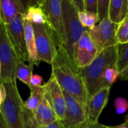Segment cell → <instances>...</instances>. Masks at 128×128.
Listing matches in <instances>:
<instances>
[{
	"label": "cell",
	"mask_w": 128,
	"mask_h": 128,
	"mask_svg": "<svg viewBox=\"0 0 128 128\" xmlns=\"http://www.w3.org/2000/svg\"><path fill=\"white\" fill-rule=\"evenodd\" d=\"M110 88L111 87H104L99 90L89 99L88 108L86 110L87 122H98V118L103 109L108 103Z\"/></svg>",
	"instance_id": "4fadbf2b"
},
{
	"label": "cell",
	"mask_w": 128,
	"mask_h": 128,
	"mask_svg": "<svg viewBox=\"0 0 128 128\" xmlns=\"http://www.w3.org/2000/svg\"><path fill=\"white\" fill-rule=\"evenodd\" d=\"M52 75L62 89L73 97L86 111L89 98L85 82L79 69L62 45H58L57 54L52 64Z\"/></svg>",
	"instance_id": "6da1fadb"
},
{
	"label": "cell",
	"mask_w": 128,
	"mask_h": 128,
	"mask_svg": "<svg viewBox=\"0 0 128 128\" xmlns=\"http://www.w3.org/2000/svg\"><path fill=\"white\" fill-rule=\"evenodd\" d=\"M118 57L116 62V69L119 72L128 66V42L124 44H118Z\"/></svg>",
	"instance_id": "44dd1931"
},
{
	"label": "cell",
	"mask_w": 128,
	"mask_h": 128,
	"mask_svg": "<svg viewBox=\"0 0 128 128\" xmlns=\"http://www.w3.org/2000/svg\"><path fill=\"white\" fill-rule=\"evenodd\" d=\"M29 85L34 87H41L43 86V78L39 75H33L29 82ZM28 85V86H29Z\"/></svg>",
	"instance_id": "f1b7e54d"
},
{
	"label": "cell",
	"mask_w": 128,
	"mask_h": 128,
	"mask_svg": "<svg viewBox=\"0 0 128 128\" xmlns=\"http://www.w3.org/2000/svg\"><path fill=\"white\" fill-rule=\"evenodd\" d=\"M4 84L7 96L0 111L7 122L8 128H25L23 101L18 91L16 81L4 82Z\"/></svg>",
	"instance_id": "277c9868"
},
{
	"label": "cell",
	"mask_w": 128,
	"mask_h": 128,
	"mask_svg": "<svg viewBox=\"0 0 128 128\" xmlns=\"http://www.w3.org/2000/svg\"><path fill=\"white\" fill-rule=\"evenodd\" d=\"M124 124H125V125H126V126L128 127V115L126 117V118H125V121H124Z\"/></svg>",
	"instance_id": "d590c367"
},
{
	"label": "cell",
	"mask_w": 128,
	"mask_h": 128,
	"mask_svg": "<svg viewBox=\"0 0 128 128\" xmlns=\"http://www.w3.org/2000/svg\"><path fill=\"white\" fill-rule=\"evenodd\" d=\"M33 66L34 64L30 63L29 64H26L25 62H19L16 69V78L28 86L33 75Z\"/></svg>",
	"instance_id": "ffe728a7"
},
{
	"label": "cell",
	"mask_w": 128,
	"mask_h": 128,
	"mask_svg": "<svg viewBox=\"0 0 128 128\" xmlns=\"http://www.w3.org/2000/svg\"><path fill=\"white\" fill-rule=\"evenodd\" d=\"M44 97L52 107L58 120L64 118L66 112V102L63 91L55 77L51 75L49 81L44 84Z\"/></svg>",
	"instance_id": "8fae6325"
},
{
	"label": "cell",
	"mask_w": 128,
	"mask_h": 128,
	"mask_svg": "<svg viewBox=\"0 0 128 128\" xmlns=\"http://www.w3.org/2000/svg\"><path fill=\"white\" fill-rule=\"evenodd\" d=\"M120 75V72L118 71L116 67L108 68L104 74V80L107 86L111 87V85L117 80L118 77Z\"/></svg>",
	"instance_id": "cb8c5ba5"
},
{
	"label": "cell",
	"mask_w": 128,
	"mask_h": 128,
	"mask_svg": "<svg viewBox=\"0 0 128 128\" xmlns=\"http://www.w3.org/2000/svg\"><path fill=\"white\" fill-rule=\"evenodd\" d=\"M85 10L98 14V0H83Z\"/></svg>",
	"instance_id": "83f0119b"
},
{
	"label": "cell",
	"mask_w": 128,
	"mask_h": 128,
	"mask_svg": "<svg viewBox=\"0 0 128 128\" xmlns=\"http://www.w3.org/2000/svg\"><path fill=\"white\" fill-rule=\"evenodd\" d=\"M34 115L38 127L47 126L58 120L52 107L45 97L38 106Z\"/></svg>",
	"instance_id": "9a60e30c"
},
{
	"label": "cell",
	"mask_w": 128,
	"mask_h": 128,
	"mask_svg": "<svg viewBox=\"0 0 128 128\" xmlns=\"http://www.w3.org/2000/svg\"><path fill=\"white\" fill-rule=\"evenodd\" d=\"M38 128H41V127H38Z\"/></svg>",
	"instance_id": "ab89813d"
},
{
	"label": "cell",
	"mask_w": 128,
	"mask_h": 128,
	"mask_svg": "<svg viewBox=\"0 0 128 128\" xmlns=\"http://www.w3.org/2000/svg\"><path fill=\"white\" fill-rule=\"evenodd\" d=\"M120 76L122 80H128V66L120 72Z\"/></svg>",
	"instance_id": "836d02e7"
},
{
	"label": "cell",
	"mask_w": 128,
	"mask_h": 128,
	"mask_svg": "<svg viewBox=\"0 0 128 128\" xmlns=\"http://www.w3.org/2000/svg\"><path fill=\"white\" fill-rule=\"evenodd\" d=\"M80 128H114V127H110V126H106L104 124H101L98 122L97 123H89V122H86L83 125H82Z\"/></svg>",
	"instance_id": "f546056e"
},
{
	"label": "cell",
	"mask_w": 128,
	"mask_h": 128,
	"mask_svg": "<svg viewBox=\"0 0 128 128\" xmlns=\"http://www.w3.org/2000/svg\"><path fill=\"white\" fill-rule=\"evenodd\" d=\"M44 12L48 24L53 30L57 38L58 45L65 46L67 36L64 29L62 0H34Z\"/></svg>",
	"instance_id": "52a82bcc"
},
{
	"label": "cell",
	"mask_w": 128,
	"mask_h": 128,
	"mask_svg": "<svg viewBox=\"0 0 128 128\" xmlns=\"http://www.w3.org/2000/svg\"><path fill=\"white\" fill-rule=\"evenodd\" d=\"M110 2V0H98V14L100 21L108 17Z\"/></svg>",
	"instance_id": "d4e9b609"
},
{
	"label": "cell",
	"mask_w": 128,
	"mask_h": 128,
	"mask_svg": "<svg viewBox=\"0 0 128 128\" xmlns=\"http://www.w3.org/2000/svg\"><path fill=\"white\" fill-rule=\"evenodd\" d=\"M28 5L23 0H0V15L2 22L8 24L18 14L24 15Z\"/></svg>",
	"instance_id": "5bb4252c"
},
{
	"label": "cell",
	"mask_w": 128,
	"mask_h": 128,
	"mask_svg": "<svg viewBox=\"0 0 128 128\" xmlns=\"http://www.w3.org/2000/svg\"><path fill=\"white\" fill-rule=\"evenodd\" d=\"M101 51L90 35L88 29L86 30L80 37L75 50V66L77 69L89 66Z\"/></svg>",
	"instance_id": "9c48e42d"
},
{
	"label": "cell",
	"mask_w": 128,
	"mask_h": 128,
	"mask_svg": "<svg viewBox=\"0 0 128 128\" xmlns=\"http://www.w3.org/2000/svg\"><path fill=\"white\" fill-rule=\"evenodd\" d=\"M115 107L118 114H123L128 109V102L124 98L118 97L115 100Z\"/></svg>",
	"instance_id": "4316f807"
},
{
	"label": "cell",
	"mask_w": 128,
	"mask_h": 128,
	"mask_svg": "<svg viewBox=\"0 0 128 128\" xmlns=\"http://www.w3.org/2000/svg\"><path fill=\"white\" fill-rule=\"evenodd\" d=\"M30 89V96L28 98L23 102V107L29 112L34 115L38 106L41 103L44 97V85L41 87L28 86Z\"/></svg>",
	"instance_id": "ac0fdd59"
},
{
	"label": "cell",
	"mask_w": 128,
	"mask_h": 128,
	"mask_svg": "<svg viewBox=\"0 0 128 128\" xmlns=\"http://www.w3.org/2000/svg\"><path fill=\"white\" fill-rule=\"evenodd\" d=\"M79 19L82 25L88 29L94 26L100 21L98 14L89 12L86 10L79 11Z\"/></svg>",
	"instance_id": "7402d4cb"
},
{
	"label": "cell",
	"mask_w": 128,
	"mask_h": 128,
	"mask_svg": "<svg viewBox=\"0 0 128 128\" xmlns=\"http://www.w3.org/2000/svg\"><path fill=\"white\" fill-rule=\"evenodd\" d=\"M0 128H8L7 122L1 111H0Z\"/></svg>",
	"instance_id": "d6a6232c"
},
{
	"label": "cell",
	"mask_w": 128,
	"mask_h": 128,
	"mask_svg": "<svg viewBox=\"0 0 128 128\" xmlns=\"http://www.w3.org/2000/svg\"><path fill=\"white\" fill-rule=\"evenodd\" d=\"M74 4L76 5V8H78L79 11H84L85 10V8H84V2L83 0H72Z\"/></svg>",
	"instance_id": "1f68e13d"
},
{
	"label": "cell",
	"mask_w": 128,
	"mask_h": 128,
	"mask_svg": "<svg viewBox=\"0 0 128 128\" xmlns=\"http://www.w3.org/2000/svg\"><path fill=\"white\" fill-rule=\"evenodd\" d=\"M0 61L2 66L0 82L15 81L16 79V69L20 61L2 22L0 23Z\"/></svg>",
	"instance_id": "8992f818"
},
{
	"label": "cell",
	"mask_w": 128,
	"mask_h": 128,
	"mask_svg": "<svg viewBox=\"0 0 128 128\" xmlns=\"http://www.w3.org/2000/svg\"><path fill=\"white\" fill-rule=\"evenodd\" d=\"M2 103H3V102H2V99H1V97H0V109H1V107H2Z\"/></svg>",
	"instance_id": "8d00e7d4"
},
{
	"label": "cell",
	"mask_w": 128,
	"mask_h": 128,
	"mask_svg": "<svg viewBox=\"0 0 128 128\" xmlns=\"http://www.w3.org/2000/svg\"><path fill=\"white\" fill-rule=\"evenodd\" d=\"M63 93L66 102V112L64 118L61 121L65 128H80L87 121L86 111L73 97L64 91Z\"/></svg>",
	"instance_id": "7c38bea8"
},
{
	"label": "cell",
	"mask_w": 128,
	"mask_h": 128,
	"mask_svg": "<svg viewBox=\"0 0 128 128\" xmlns=\"http://www.w3.org/2000/svg\"><path fill=\"white\" fill-rule=\"evenodd\" d=\"M38 59L40 61L52 64L58 48L56 35L48 23L32 24Z\"/></svg>",
	"instance_id": "5b68a950"
},
{
	"label": "cell",
	"mask_w": 128,
	"mask_h": 128,
	"mask_svg": "<svg viewBox=\"0 0 128 128\" xmlns=\"http://www.w3.org/2000/svg\"><path fill=\"white\" fill-rule=\"evenodd\" d=\"M2 23V20H1V15H0V23Z\"/></svg>",
	"instance_id": "f35d334b"
},
{
	"label": "cell",
	"mask_w": 128,
	"mask_h": 128,
	"mask_svg": "<svg viewBox=\"0 0 128 128\" xmlns=\"http://www.w3.org/2000/svg\"><path fill=\"white\" fill-rule=\"evenodd\" d=\"M23 114H24V124L25 128H38V126L34 120V114L29 112L23 107Z\"/></svg>",
	"instance_id": "484cf974"
},
{
	"label": "cell",
	"mask_w": 128,
	"mask_h": 128,
	"mask_svg": "<svg viewBox=\"0 0 128 128\" xmlns=\"http://www.w3.org/2000/svg\"><path fill=\"white\" fill-rule=\"evenodd\" d=\"M1 75H2V66H1V61H0V78H1Z\"/></svg>",
	"instance_id": "74e56055"
},
{
	"label": "cell",
	"mask_w": 128,
	"mask_h": 128,
	"mask_svg": "<svg viewBox=\"0 0 128 128\" xmlns=\"http://www.w3.org/2000/svg\"><path fill=\"white\" fill-rule=\"evenodd\" d=\"M62 4L67 36V43L64 48L71 61L74 63V54L77 43L83 32L88 29L85 28L80 23L79 10L72 0H62Z\"/></svg>",
	"instance_id": "3957f363"
},
{
	"label": "cell",
	"mask_w": 128,
	"mask_h": 128,
	"mask_svg": "<svg viewBox=\"0 0 128 128\" xmlns=\"http://www.w3.org/2000/svg\"><path fill=\"white\" fill-rule=\"evenodd\" d=\"M23 27H24L25 41H26V46L28 54V62L34 65V64L38 65L40 60L38 56L32 24L30 22L25 20L23 19Z\"/></svg>",
	"instance_id": "2e32d148"
},
{
	"label": "cell",
	"mask_w": 128,
	"mask_h": 128,
	"mask_svg": "<svg viewBox=\"0 0 128 128\" xmlns=\"http://www.w3.org/2000/svg\"><path fill=\"white\" fill-rule=\"evenodd\" d=\"M128 16V0H110L108 17L118 24Z\"/></svg>",
	"instance_id": "e0dca14e"
},
{
	"label": "cell",
	"mask_w": 128,
	"mask_h": 128,
	"mask_svg": "<svg viewBox=\"0 0 128 128\" xmlns=\"http://www.w3.org/2000/svg\"><path fill=\"white\" fill-rule=\"evenodd\" d=\"M41 128H65L64 126L63 125V124L62 123L61 121L59 120H57L55 122L47 125V126H45V127H40Z\"/></svg>",
	"instance_id": "4dcf8cb0"
},
{
	"label": "cell",
	"mask_w": 128,
	"mask_h": 128,
	"mask_svg": "<svg viewBox=\"0 0 128 128\" xmlns=\"http://www.w3.org/2000/svg\"><path fill=\"white\" fill-rule=\"evenodd\" d=\"M114 128H128L124 124H122V125H119V126H117V127H114Z\"/></svg>",
	"instance_id": "e575fe53"
},
{
	"label": "cell",
	"mask_w": 128,
	"mask_h": 128,
	"mask_svg": "<svg viewBox=\"0 0 128 128\" xmlns=\"http://www.w3.org/2000/svg\"><path fill=\"white\" fill-rule=\"evenodd\" d=\"M117 24L107 17L88 29L89 34L100 50L118 45L116 40Z\"/></svg>",
	"instance_id": "30bf717a"
},
{
	"label": "cell",
	"mask_w": 128,
	"mask_h": 128,
	"mask_svg": "<svg viewBox=\"0 0 128 128\" xmlns=\"http://www.w3.org/2000/svg\"><path fill=\"white\" fill-rule=\"evenodd\" d=\"M23 19L30 22L32 24H45L48 23L46 17L40 6L36 3L28 5Z\"/></svg>",
	"instance_id": "d6986e66"
},
{
	"label": "cell",
	"mask_w": 128,
	"mask_h": 128,
	"mask_svg": "<svg viewBox=\"0 0 128 128\" xmlns=\"http://www.w3.org/2000/svg\"><path fill=\"white\" fill-rule=\"evenodd\" d=\"M116 40L118 44L128 42V16L120 23L117 24Z\"/></svg>",
	"instance_id": "603a6c76"
},
{
	"label": "cell",
	"mask_w": 128,
	"mask_h": 128,
	"mask_svg": "<svg viewBox=\"0 0 128 128\" xmlns=\"http://www.w3.org/2000/svg\"><path fill=\"white\" fill-rule=\"evenodd\" d=\"M117 57L118 49L117 45H115L103 49L89 66L78 69L85 82L89 99L101 88L110 87L104 80V74L108 68L116 67Z\"/></svg>",
	"instance_id": "7a4b0ae2"
},
{
	"label": "cell",
	"mask_w": 128,
	"mask_h": 128,
	"mask_svg": "<svg viewBox=\"0 0 128 128\" xmlns=\"http://www.w3.org/2000/svg\"><path fill=\"white\" fill-rule=\"evenodd\" d=\"M8 38L17 55L20 62L28 61L26 46L23 14H16L9 23L4 24Z\"/></svg>",
	"instance_id": "ba28073f"
}]
</instances>
